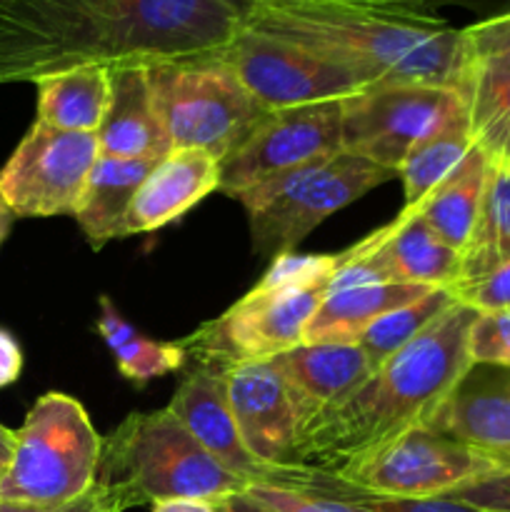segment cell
Returning a JSON list of instances; mask_svg holds the SVG:
<instances>
[{
	"mask_svg": "<svg viewBox=\"0 0 510 512\" xmlns=\"http://www.w3.org/2000/svg\"><path fill=\"white\" fill-rule=\"evenodd\" d=\"M240 28L223 0H0V85L208 58Z\"/></svg>",
	"mask_w": 510,
	"mask_h": 512,
	"instance_id": "6da1fadb",
	"label": "cell"
},
{
	"mask_svg": "<svg viewBox=\"0 0 510 512\" xmlns=\"http://www.w3.org/2000/svg\"><path fill=\"white\" fill-rule=\"evenodd\" d=\"M245 28L355 70L373 85L468 93L475 58L463 28L408 0H263Z\"/></svg>",
	"mask_w": 510,
	"mask_h": 512,
	"instance_id": "7a4b0ae2",
	"label": "cell"
},
{
	"mask_svg": "<svg viewBox=\"0 0 510 512\" xmlns=\"http://www.w3.org/2000/svg\"><path fill=\"white\" fill-rule=\"evenodd\" d=\"M475 318L473 308L455 300L338 410L300 433L295 463L338 475L403 435L430 428L455 385L473 368L468 338Z\"/></svg>",
	"mask_w": 510,
	"mask_h": 512,
	"instance_id": "3957f363",
	"label": "cell"
},
{
	"mask_svg": "<svg viewBox=\"0 0 510 512\" xmlns=\"http://www.w3.org/2000/svg\"><path fill=\"white\" fill-rule=\"evenodd\" d=\"M343 253H283L250 293L223 315L180 340L188 358L203 368L228 370L253 360H273L303 343L305 328L325 298Z\"/></svg>",
	"mask_w": 510,
	"mask_h": 512,
	"instance_id": "277c9868",
	"label": "cell"
},
{
	"mask_svg": "<svg viewBox=\"0 0 510 512\" xmlns=\"http://www.w3.org/2000/svg\"><path fill=\"white\" fill-rule=\"evenodd\" d=\"M98 483L118 490L130 508L175 498L223 503L250 485L223 468L168 408L128 415L108 435Z\"/></svg>",
	"mask_w": 510,
	"mask_h": 512,
	"instance_id": "5b68a950",
	"label": "cell"
},
{
	"mask_svg": "<svg viewBox=\"0 0 510 512\" xmlns=\"http://www.w3.org/2000/svg\"><path fill=\"white\" fill-rule=\"evenodd\" d=\"M103 440L83 405L65 393H45L15 430V448L0 503L60 508L98 485Z\"/></svg>",
	"mask_w": 510,
	"mask_h": 512,
	"instance_id": "8992f818",
	"label": "cell"
},
{
	"mask_svg": "<svg viewBox=\"0 0 510 512\" xmlns=\"http://www.w3.org/2000/svg\"><path fill=\"white\" fill-rule=\"evenodd\" d=\"M148 83L170 150H205L220 163L270 113L218 55L153 63Z\"/></svg>",
	"mask_w": 510,
	"mask_h": 512,
	"instance_id": "52a82bcc",
	"label": "cell"
},
{
	"mask_svg": "<svg viewBox=\"0 0 510 512\" xmlns=\"http://www.w3.org/2000/svg\"><path fill=\"white\" fill-rule=\"evenodd\" d=\"M390 178L393 170L343 150L265 180L235 200L248 213L253 248L273 260L293 253L325 218Z\"/></svg>",
	"mask_w": 510,
	"mask_h": 512,
	"instance_id": "ba28073f",
	"label": "cell"
},
{
	"mask_svg": "<svg viewBox=\"0 0 510 512\" xmlns=\"http://www.w3.org/2000/svg\"><path fill=\"white\" fill-rule=\"evenodd\" d=\"M468 120V93L440 85H373L343 100V150L398 168L410 150Z\"/></svg>",
	"mask_w": 510,
	"mask_h": 512,
	"instance_id": "9c48e42d",
	"label": "cell"
},
{
	"mask_svg": "<svg viewBox=\"0 0 510 512\" xmlns=\"http://www.w3.org/2000/svg\"><path fill=\"white\" fill-rule=\"evenodd\" d=\"M498 470H505V463L495 455L420 428L330 478L373 498H440Z\"/></svg>",
	"mask_w": 510,
	"mask_h": 512,
	"instance_id": "30bf717a",
	"label": "cell"
},
{
	"mask_svg": "<svg viewBox=\"0 0 510 512\" xmlns=\"http://www.w3.org/2000/svg\"><path fill=\"white\" fill-rule=\"evenodd\" d=\"M98 155L95 133L58 130L35 120L0 168V203L15 218H75Z\"/></svg>",
	"mask_w": 510,
	"mask_h": 512,
	"instance_id": "8fae6325",
	"label": "cell"
},
{
	"mask_svg": "<svg viewBox=\"0 0 510 512\" xmlns=\"http://www.w3.org/2000/svg\"><path fill=\"white\" fill-rule=\"evenodd\" d=\"M240 83L268 110L345 100L373 88L368 78L300 45L240 28L218 53Z\"/></svg>",
	"mask_w": 510,
	"mask_h": 512,
	"instance_id": "7c38bea8",
	"label": "cell"
},
{
	"mask_svg": "<svg viewBox=\"0 0 510 512\" xmlns=\"http://www.w3.org/2000/svg\"><path fill=\"white\" fill-rule=\"evenodd\" d=\"M343 153V100L270 110L220 163V193L238 198L313 160Z\"/></svg>",
	"mask_w": 510,
	"mask_h": 512,
	"instance_id": "4fadbf2b",
	"label": "cell"
},
{
	"mask_svg": "<svg viewBox=\"0 0 510 512\" xmlns=\"http://www.w3.org/2000/svg\"><path fill=\"white\" fill-rule=\"evenodd\" d=\"M228 403L245 448L280 475L295 468L300 420L288 385L273 360H253L225 370Z\"/></svg>",
	"mask_w": 510,
	"mask_h": 512,
	"instance_id": "5bb4252c",
	"label": "cell"
},
{
	"mask_svg": "<svg viewBox=\"0 0 510 512\" xmlns=\"http://www.w3.org/2000/svg\"><path fill=\"white\" fill-rule=\"evenodd\" d=\"M345 253L388 283L448 288L460 278V253L420 218L413 205H405L398 218Z\"/></svg>",
	"mask_w": 510,
	"mask_h": 512,
	"instance_id": "9a60e30c",
	"label": "cell"
},
{
	"mask_svg": "<svg viewBox=\"0 0 510 512\" xmlns=\"http://www.w3.org/2000/svg\"><path fill=\"white\" fill-rule=\"evenodd\" d=\"M438 288L388 283L348 258L335 270L325 298L305 328L303 343H358L365 330L390 310L408 305Z\"/></svg>",
	"mask_w": 510,
	"mask_h": 512,
	"instance_id": "2e32d148",
	"label": "cell"
},
{
	"mask_svg": "<svg viewBox=\"0 0 510 512\" xmlns=\"http://www.w3.org/2000/svg\"><path fill=\"white\" fill-rule=\"evenodd\" d=\"M168 410L223 468L243 478L245 483H278V473L260 463L240 438L238 425L230 413L225 370L198 365L178 385Z\"/></svg>",
	"mask_w": 510,
	"mask_h": 512,
	"instance_id": "e0dca14e",
	"label": "cell"
},
{
	"mask_svg": "<svg viewBox=\"0 0 510 512\" xmlns=\"http://www.w3.org/2000/svg\"><path fill=\"white\" fill-rule=\"evenodd\" d=\"M273 363L288 385L300 433L338 410L375 373L358 343H300Z\"/></svg>",
	"mask_w": 510,
	"mask_h": 512,
	"instance_id": "ac0fdd59",
	"label": "cell"
},
{
	"mask_svg": "<svg viewBox=\"0 0 510 512\" xmlns=\"http://www.w3.org/2000/svg\"><path fill=\"white\" fill-rule=\"evenodd\" d=\"M430 430L485 450L510 470V368L473 363Z\"/></svg>",
	"mask_w": 510,
	"mask_h": 512,
	"instance_id": "d6986e66",
	"label": "cell"
},
{
	"mask_svg": "<svg viewBox=\"0 0 510 512\" xmlns=\"http://www.w3.org/2000/svg\"><path fill=\"white\" fill-rule=\"evenodd\" d=\"M220 190V160L205 150H170L155 163L125 213L120 238L150 233L183 218Z\"/></svg>",
	"mask_w": 510,
	"mask_h": 512,
	"instance_id": "ffe728a7",
	"label": "cell"
},
{
	"mask_svg": "<svg viewBox=\"0 0 510 512\" xmlns=\"http://www.w3.org/2000/svg\"><path fill=\"white\" fill-rule=\"evenodd\" d=\"M100 155L160 160L170 153L148 83V65H118L110 73V103L98 128Z\"/></svg>",
	"mask_w": 510,
	"mask_h": 512,
	"instance_id": "44dd1931",
	"label": "cell"
},
{
	"mask_svg": "<svg viewBox=\"0 0 510 512\" xmlns=\"http://www.w3.org/2000/svg\"><path fill=\"white\" fill-rule=\"evenodd\" d=\"M155 163L158 160H125L98 155L93 170H90L80 208L75 213V220L88 238L90 248H103L110 240L120 238L125 213Z\"/></svg>",
	"mask_w": 510,
	"mask_h": 512,
	"instance_id": "7402d4cb",
	"label": "cell"
},
{
	"mask_svg": "<svg viewBox=\"0 0 510 512\" xmlns=\"http://www.w3.org/2000/svg\"><path fill=\"white\" fill-rule=\"evenodd\" d=\"M488 170L490 158L483 153V148L473 145L463 163L443 183L435 185L420 203L413 205L418 208L420 218L458 253H463L468 245L475 220H478Z\"/></svg>",
	"mask_w": 510,
	"mask_h": 512,
	"instance_id": "603a6c76",
	"label": "cell"
},
{
	"mask_svg": "<svg viewBox=\"0 0 510 512\" xmlns=\"http://www.w3.org/2000/svg\"><path fill=\"white\" fill-rule=\"evenodd\" d=\"M110 73L105 65L63 70L38 80L40 123L73 133H98L110 103Z\"/></svg>",
	"mask_w": 510,
	"mask_h": 512,
	"instance_id": "cb8c5ba5",
	"label": "cell"
},
{
	"mask_svg": "<svg viewBox=\"0 0 510 512\" xmlns=\"http://www.w3.org/2000/svg\"><path fill=\"white\" fill-rule=\"evenodd\" d=\"M505 263H510V160H490L478 220L460 253L458 280H475Z\"/></svg>",
	"mask_w": 510,
	"mask_h": 512,
	"instance_id": "d4e9b609",
	"label": "cell"
},
{
	"mask_svg": "<svg viewBox=\"0 0 510 512\" xmlns=\"http://www.w3.org/2000/svg\"><path fill=\"white\" fill-rule=\"evenodd\" d=\"M468 123L475 145L490 160H510V58L475 60Z\"/></svg>",
	"mask_w": 510,
	"mask_h": 512,
	"instance_id": "484cf974",
	"label": "cell"
},
{
	"mask_svg": "<svg viewBox=\"0 0 510 512\" xmlns=\"http://www.w3.org/2000/svg\"><path fill=\"white\" fill-rule=\"evenodd\" d=\"M98 333L115 355V363L123 378L130 383L145 385L153 378H163V375L175 373L185 365L188 353L183 345L170 340H150L143 333L125 323L115 305L108 298H100V318H98Z\"/></svg>",
	"mask_w": 510,
	"mask_h": 512,
	"instance_id": "4316f807",
	"label": "cell"
},
{
	"mask_svg": "<svg viewBox=\"0 0 510 512\" xmlns=\"http://www.w3.org/2000/svg\"><path fill=\"white\" fill-rule=\"evenodd\" d=\"M453 303V293H450L448 288H438L433 290V293L423 295V298L413 300V303L390 310V313L383 315L378 323L370 325L363 333V338L358 340V345L363 348V353L368 355L373 370H378L385 360L393 358V355L398 353V350H403L405 345L413 343V340L418 338L438 315H443Z\"/></svg>",
	"mask_w": 510,
	"mask_h": 512,
	"instance_id": "83f0119b",
	"label": "cell"
},
{
	"mask_svg": "<svg viewBox=\"0 0 510 512\" xmlns=\"http://www.w3.org/2000/svg\"><path fill=\"white\" fill-rule=\"evenodd\" d=\"M473 145L475 140L470 135V123L465 120V123L453 125L410 150V155L398 168V175L403 178L405 205L420 203L435 185L443 183L463 163Z\"/></svg>",
	"mask_w": 510,
	"mask_h": 512,
	"instance_id": "f1b7e54d",
	"label": "cell"
},
{
	"mask_svg": "<svg viewBox=\"0 0 510 512\" xmlns=\"http://www.w3.org/2000/svg\"><path fill=\"white\" fill-rule=\"evenodd\" d=\"M280 485L313 495H325V498L345 500L353 508H358V512H485L473 508V505L460 503V500L443 498V495L440 498H373V495L353 493V490L340 488L328 473H318V470L303 468V465L288 470Z\"/></svg>",
	"mask_w": 510,
	"mask_h": 512,
	"instance_id": "f546056e",
	"label": "cell"
},
{
	"mask_svg": "<svg viewBox=\"0 0 510 512\" xmlns=\"http://www.w3.org/2000/svg\"><path fill=\"white\" fill-rule=\"evenodd\" d=\"M220 512H358L345 500L283 488V485L253 483L243 493L218 503Z\"/></svg>",
	"mask_w": 510,
	"mask_h": 512,
	"instance_id": "4dcf8cb0",
	"label": "cell"
},
{
	"mask_svg": "<svg viewBox=\"0 0 510 512\" xmlns=\"http://www.w3.org/2000/svg\"><path fill=\"white\" fill-rule=\"evenodd\" d=\"M468 350L475 365L510 368V308L478 313L470 328Z\"/></svg>",
	"mask_w": 510,
	"mask_h": 512,
	"instance_id": "1f68e13d",
	"label": "cell"
},
{
	"mask_svg": "<svg viewBox=\"0 0 510 512\" xmlns=\"http://www.w3.org/2000/svg\"><path fill=\"white\" fill-rule=\"evenodd\" d=\"M458 303L468 305L475 313H495L510 308V263L490 270L475 280H458L448 285Z\"/></svg>",
	"mask_w": 510,
	"mask_h": 512,
	"instance_id": "d6a6232c",
	"label": "cell"
},
{
	"mask_svg": "<svg viewBox=\"0 0 510 512\" xmlns=\"http://www.w3.org/2000/svg\"><path fill=\"white\" fill-rule=\"evenodd\" d=\"M443 498L460 500V503L485 512H510V470H498V473L470 480V483L450 490Z\"/></svg>",
	"mask_w": 510,
	"mask_h": 512,
	"instance_id": "836d02e7",
	"label": "cell"
},
{
	"mask_svg": "<svg viewBox=\"0 0 510 512\" xmlns=\"http://www.w3.org/2000/svg\"><path fill=\"white\" fill-rule=\"evenodd\" d=\"M463 30L475 60L500 58V55L510 58V10L493 15V18L478 20Z\"/></svg>",
	"mask_w": 510,
	"mask_h": 512,
	"instance_id": "e575fe53",
	"label": "cell"
},
{
	"mask_svg": "<svg viewBox=\"0 0 510 512\" xmlns=\"http://www.w3.org/2000/svg\"><path fill=\"white\" fill-rule=\"evenodd\" d=\"M23 373V350L18 340L0 328V388H8Z\"/></svg>",
	"mask_w": 510,
	"mask_h": 512,
	"instance_id": "d590c367",
	"label": "cell"
},
{
	"mask_svg": "<svg viewBox=\"0 0 510 512\" xmlns=\"http://www.w3.org/2000/svg\"><path fill=\"white\" fill-rule=\"evenodd\" d=\"M408 3L423 5V8L435 10V13L440 8H463L473 10V13H483L485 18H493V15L510 10V0H408Z\"/></svg>",
	"mask_w": 510,
	"mask_h": 512,
	"instance_id": "8d00e7d4",
	"label": "cell"
},
{
	"mask_svg": "<svg viewBox=\"0 0 510 512\" xmlns=\"http://www.w3.org/2000/svg\"><path fill=\"white\" fill-rule=\"evenodd\" d=\"M128 508V500H125L118 490L110 488V485L105 483H98L90 490L88 505H85L83 512H123Z\"/></svg>",
	"mask_w": 510,
	"mask_h": 512,
	"instance_id": "74e56055",
	"label": "cell"
},
{
	"mask_svg": "<svg viewBox=\"0 0 510 512\" xmlns=\"http://www.w3.org/2000/svg\"><path fill=\"white\" fill-rule=\"evenodd\" d=\"M150 512H220L218 503L210 500H195V498H175V500H160L153 505Z\"/></svg>",
	"mask_w": 510,
	"mask_h": 512,
	"instance_id": "f35d334b",
	"label": "cell"
},
{
	"mask_svg": "<svg viewBox=\"0 0 510 512\" xmlns=\"http://www.w3.org/2000/svg\"><path fill=\"white\" fill-rule=\"evenodd\" d=\"M13 448H15V433L5 428V425H0V478H3L10 458H13Z\"/></svg>",
	"mask_w": 510,
	"mask_h": 512,
	"instance_id": "ab89813d",
	"label": "cell"
},
{
	"mask_svg": "<svg viewBox=\"0 0 510 512\" xmlns=\"http://www.w3.org/2000/svg\"><path fill=\"white\" fill-rule=\"evenodd\" d=\"M223 3L228 5V8L233 10L240 20H245L255 8H258L260 3H263V0H223Z\"/></svg>",
	"mask_w": 510,
	"mask_h": 512,
	"instance_id": "60d3db41",
	"label": "cell"
},
{
	"mask_svg": "<svg viewBox=\"0 0 510 512\" xmlns=\"http://www.w3.org/2000/svg\"><path fill=\"white\" fill-rule=\"evenodd\" d=\"M13 220H15V215L10 213V210L5 208L3 203H0V245H3L5 238H8V235H10V228H13Z\"/></svg>",
	"mask_w": 510,
	"mask_h": 512,
	"instance_id": "b9f144b4",
	"label": "cell"
}]
</instances>
